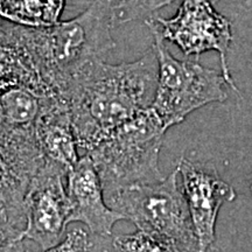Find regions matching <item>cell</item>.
<instances>
[{
  "label": "cell",
  "mask_w": 252,
  "mask_h": 252,
  "mask_svg": "<svg viewBox=\"0 0 252 252\" xmlns=\"http://www.w3.org/2000/svg\"><path fill=\"white\" fill-rule=\"evenodd\" d=\"M179 176L175 168L161 181L121 189L106 195L105 201L138 230L171 242L180 252H200Z\"/></svg>",
  "instance_id": "cell-4"
},
{
  "label": "cell",
  "mask_w": 252,
  "mask_h": 252,
  "mask_svg": "<svg viewBox=\"0 0 252 252\" xmlns=\"http://www.w3.org/2000/svg\"><path fill=\"white\" fill-rule=\"evenodd\" d=\"M45 162L35 131L0 127V204L19 228L26 224L27 191Z\"/></svg>",
  "instance_id": "cell-8"
},
{
  "label": "cell",
  "mask_w": 252,
  "mask_h": 252,
  "mask_svg": "<svg viewBox=\"0 0 252 252\" xmlns=\"http://www.w3.org/2000/svg\"><path fill=\"white\" fill-rule=\"evenodd\" d=\"M116 252H180L171 242L138 230L133 234L119 235L113 239Z\"/></svg>",
  "instance_id": "cell-15"
},
{
  "label": "cell",
  "mask_w": 252,
  "mask_h": 252,
  "mask_svg": "<svg viewBox=\"0 0 252 252\" xmlns=\"http://www.w3.org/2000/svg\"><path fill=\"white\" fill-rule=\"evenodd\" d=\"M115 13L108 0H94L76 18L52 27L18 26L19 36L40 81L62 97L70 82L90 63L104 60L116 47Z\"/></svg>",
  "instance_id": "cell-2"
},
{
  "label": "cell",
  "mask_w": 252,
  "mask_h": 252,
  "mask_svg": "<svg viewBox=\"0 0 252 252\" xmlns=\"http://www.w3.org/2000/svg\"><path fill=\"white\" fill-rule=\"evenodd\" d=\"M149 30L159 61L158 87L151 108L167 130L184 122L195 110L226 99V81L222 72L196 61L175 59L167 49L163 37L153 28Z\"/></svg>",
  "instance_id": "cell-5"
},
{
  "label": "cell",
  "mask_w": 252,
  "mask_h": 252,
  "mask_svg": "<svg viewBox=\"0 0 252 252\" xmlns=\"http://www.w3.org/2000/svg\"><path fill=\"white\" fill-rule=\"evenodd\" d=\"M209 0H182L174 17H152L145 20L163 37L181 49L186 56L198 58L202 53L216 50L222 63V74L226 83L237 91L230 75L228 55L232 40L231 24L214 8Z\"/></svg>",
  "instance_id": "cell-6"
},
{
  "label": "cell",
  "mask_w": 252,
  "mask_h": 252,
  "mask_svg": "<svg viewBox=\"0 0 252 252\" xmlns=\"http://www.w3.org/2000/svg\"><path fill=\"white\" fill-rule=\"evenodd\" d=\"M67 193L70 203L69 224L84 223L93 234L108 237L116 222L125 220L106 203L102 181L89 154L80 157L76 165L69 169Z\"/></svg>",
  "instance_id": "cell-10"
},
{
  "label": "cell",
  "mask_w": 252,
  "mask_h": 252,
  "mask_svg": "<svg viewBox=\"0 0 252 252\" xmlns=\"http://www.w3.org/2000/svg\"><path fill=\"white\" fill-rule=\"evenodd\" d=\"M176 169L182 180L186 201L198 241L200 252H207L215 243L216 220L220 207L236 198L234 188L220 178L214 168L179 160Z\"/></svg>",
  "instance_id": "cell-9"
},
{
  "label": "cell",
  "mask_w": 252,
  "mask_h": 252,
  "mask_svg": "<svg viewBox=\"0 0 252 252\" xmlns=\"http://www.w3.org/2000/svg\"><path fill=\"white\" fill-rule=\"evenodd\" d=\"M209 1H210V2H213V4H216V2H217V1H220V0H209Z\"/></svg>",
  "instance_id": "cell-21"
},
{
  "label": "cell",
  "mask_w": 252,
  "mask_h": 252,
  "mask_svg": "<svg viewBox=\"0 0 252 252\" xmlns=\"http://www.w3.org/2000/svg\"><path fill=\"white\" fill-rule=\"evenodd\" d=\"M35 135L46 160L72 168L80 159L68 103L59 94L47 98L35 125Z\"/></svg>",
  "instance_id": "cell-11"
},
{
  "label": "cell",
  "mask_w": 252,
  "mask_h": 252,
  "mask_svg": "<svg viewBox=\"0 0 252 252\" xmlns=\"http://www.w3.org/2000/svg\"><path fill=\"white\" fill-rule=\"evenodd\" d=\"M90 248L91 243L88 232L82 228H76L67 234L59 244L41 252H89Z\"/></svg>",
  "instance_id": "cell-18"
},
{
  "label": "cell",
  "mask_w": 252,
  "mask_h": 252,
  "mask_svg": "<svg viewBox=\"0 0 252 252\" xmlns=\"http://www.w3.org/2000/svg\"><path fill=\"white\" fill-rule=\"evenodd\" d=\"M8 88H11V87L6 86V84H4V83H0V93H2V91H5L6 89H8Z\"/></svg>",
  "instance_id": "cell-20"
},
{
  "label": "cell",
  "mask_w": 252,
  "mask_h": 252,
  "mask_svg": "<svg viewBox=\"0 0 252 252\" xmlns=\"http://www.w3.org/2000/svg\"><path fill=\"white\" fill-rule=\"evenodd\" d=\"M65 0H0V17L27 28L52 27L60 23Z\"/></svg>",
  "instance_id": "cell-14"
},
{
  "label": "cell",
  "mask_w": 252,
  "mask_h": 252,
  "mask_svg": "<svg viewBox=\"0 0 252 252\" xmlns=\"http://www.w3.org/2000/svg\"><path fill=\"white\" fill-rule=\"evenodd\" d=\"M250 188H251V191H252V179H251V187Z\"/></svg>",
  "instance_id": "cell-22"
},
{
  "label": "cell",
  "mask_w": 252,
  "mask_h": 252,
  "mask_svg": "<svg viewBox=\"0 0 252 252\" xmlns=\"http://www.w3.org/2000/svg\"><path fill=\"white\" fill-rule=\"evenodd\" d=\"M159 61L154 45L133 62L90 63L62 94L70 110L78 149L89 152L110 133L151 108Z\"/></svg>",
  "instance_id": "cell-1"
},
{
  "label": "cell",
  "mask_w": 252,
  "mask_h": 252,
  "mask_svg": "<svg viewBox=\"0 0 252 252\" xmlns=\"http://www.w3.org/2000/svg\"><path fill=\"white\" fill-rule=\"evenodd\" d=\"M23 230L12 222L0 204V252H30L25 244Z\"/></svg>",
  "instance_id": "cell-17"
},
{
  "label": "cell",
  "mask_w": 252,
  "mask_h": 252,
  "mask_svg": "<svg viewBox=\"0 0 252 252\" xmlns=\"http://www.w3.org/2000/svg\"><path fill=\"white\" fill-rule=\"evenodd\" d=\"M108 1L110 2V4H111L112 8H113V13H115V9H116V7H117V6H118L119 4H121L122 0H108Z\"/></svg>",
  "instance_id": "cell-19"
},
{
  "label": "cell",
  "mask_w": 252,
  "mask_h": 252,
  "mask_svg": "<svg viewBox=\"0 0 252 252\" xmlns=\"http://www.w3.org/2000/svg\"><path fill=\"white\" fill-rule=\"evenodd\" d=\"M27 87H11L0 93V127L12 131H35L47 98Z\"/></svg>",
  "instance_id": "cell-13"
},
{
  "label": "cell",
  "mask_w": 252,
  "mask_h": 252,
  "mask_svg": "<svg viewBox=\"0 0 252 252\" xmlns=\"http://www.w3.org/2000/svg\"><path fill=\"white\" fill-rule=\"evenodd\" d=\"M0 83L27 87L42 94H53L40 81L19 36L18 25L0 23Z\"/></svg>",
  "instance_id": "cell-12"
},
{
  "label": "cell",
  "mask_w": 252,
  "mask_h": 252,
  "mask_svg": "<svg viewBox=\"0 0 252 252\" xmlns=\"http://www.w3.org/2000/svg\"><path fill=\"white\" fill-rule=\"evenodd\" d=\"M174 0H122L115 9V23L124 24L138 19L152 18L159 8Z\"/></svg>",
  "instance_id": "cell-16"
},
{
  "label": "cell",
  "mask_w": 252,
  "mask_h": 252,
  "mask_svg": "<svg viewBox=\"0 0 252 252\" xmlns=\"http://www.w3.org/2000/svg\"><path fill=\"white\" fill-rule=\"evenodd\" d=\"M68 172L59 163L46 160L25 198L24 237L35 242L42 250L59 244L69 224L70 203L63 184Z\"/></svg>",
  "instance_id": "cell-7"
},
{
  "label": "cell",
  "mask_w": 252,
  "mask_h": 252,
  "mask_svg": "<svg viewBox=\"0 0 252 252\" xmlns=\"http://www.w3.org/2000/svg\"><path fill=\"white\" fill-rule=\"evenodd\" d=\"M167 128L152 108L116 128L91 149L104 196L137 185L159 182V154Z\"/></svg>",
  "instance_id": "cell-3"
}]
</instances>
